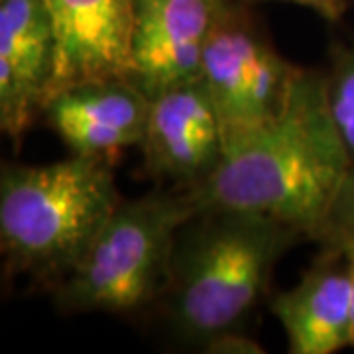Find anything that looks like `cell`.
Wrapping results in <instances>:
<instances>
[{
    "mask_svg": "<svg viewBox=\"0 0 354 354\" xmlns=\"http://www.w3.org/2000/svg\"><path fill=\"white\" fill-rule=\"evenodd\" d=\"M351 169L325 77L299 69L279 113L227 136L221 162L187 193L197 211H244L276 218L301 236H325Z\"/></svg>",
    "mask_w": 354,
    "mask_h": 354,
    "instance_id": "obj_1",
    "label": "cell"
},
{
    "mask_svg": "<svg viewBox=\"0 0 354 354\" xmlns=\"http://www.w3.org/2000/svg\"><path fill=\"white\" fill-rule=\"evenodd\" d=\"M297 236V230L270 216L197 211L177 232L164 291L177 335L205 346L242 330Z\"/></svg>",
    "mask_w": 354,
    "mask_h": 354,
    "instance_id": "obj_2",
    "label": "cell"
},
{
    "mask_svg": "<svg viewBox=\"0 0 354 354\" xmlns=\"http://www.w3.org/2000/svg\"><path fill=\"white\" fill-rule=\"evenodd\" d=\"M122 201L111 162L71 153L0 171V256L16 272L59 281Z\"/></svg>",
    "mask_w": 354,
    "mask_h": 354,
    "instance_id": "obj_3",
    "label": "cell"
},
{
    "mask_svg": "<svg viewBox=\"0 0 354 354\" xmlns=\"http://www.w3.org/2000/svg\"><path fill=\"white\" fill-rule=\"evenodd\" d=\"M197 213L187 191L120 201L85 254L55 281L65 313H132L164 297L179 228Z\"/></svg>",
    "mask_w": 354,
    "mask_h": 354,
    "instance_id": "obj_4",
    "label": "cell"
},
{
    "mask_svg": "<svg viewBox=\"0 0 354 354\" xmlns=\"http://www.w3.org/2000/svg\"><path fill=\"white\" fill-rule=\"evenodd\" d=\"M297 71L248 14L232 0H223L203 48L199 81L215 104L225 138L276 116Z\"/></svg>",
    "mask_w": 354,
    "mask_h": 354,
    "instance_id": "obj_5",
    "label": "cell"
},
{
    "mask_svg": "<svg viewBox=\"0 0 354 354\" xmlns=\"http://www.w3.org/2000/svg\"><path fill=\"white\" fill-rule=\"evenodd\" d=\"M223 0H130L132 75L153 97L199 79L201 53Z\"/></svg>",
    "mask_w": 354,
    "mask_h": 354,
    "instance_id": "obj_6",
    "label": "cell"
},
{
    "mask_svg": "<svg viewBox=\"0 0 354 354\" xmlns=\"http://www.w3.org/2000/svg\"><path fill=\"white\" fill-rule=\"evenodd\" d=\"M223 146L221 118L199 79L150 97L140 148L153 176L195 187L221 162Z\"/></svg>",
    "mask_w": 354,
    "mask_h": 354,
    "instance_id": "obj_7",
    "label": "cell"
},
{
    "mask_svg": "<svg viewBox=\"0 0 354 354\" xmlns=\"http://www.w3.org/2000/svg\"><path fill=\"white\" fill-rule=\"evenodd\" d=\"M39 111L71 153L111 162L118 152L140 146L150 97L130 77L101 79L53 91Z\"/></svg>",
    "mask_w": 354,
    "mask_h": 354,
    "instance_id": "obj_8",
    "label": "cell"
},
{
    "mask_svg": "<svg viewBox=\"0 0 354 354\" xmlns=\"http://www.w3.org/2000/svg\"><path fill=\"white\" fill-rule=\"evenodd\" d=\"M44 4L55 34L48 95L85 81L132 75L130 0H44Z\"/></svg>",
    "mask_w": 354,
    "mask_h": 354,
    "instance_id": "obj_9",
    "label": "cell"
},
{
    "mask_svg": "<svg viewBox=\"0 0 354 354\" xmlns=\"http://www.w3.org/2000/svg\"><path fill=\"white\" fill-rule=\"evenodd\" d=\"M291 354H335L353 346V286L346 254L335 246L291 290L272 301Z\"/></svg>",
    "mask_w": 354,
    "mask_h": 354,
    "instance_id": "obj_10",
    "label": "cell"
},
{
    "mask_svg": "<svg viewBox=\"0 0 354 354\" xmlns=\"http://www.w3.org/2000/svg\"><path fill=\"white\" fill-rule=\"evenodd\" d=\"M0 55L41 109L55 62V34L44 0H0Z\"/></svg>",
    "mask_w": 354,
    "mask_h": 354,
    "instance_id": "obj_11",
    "label": "cell"
},
{
    "mask_svg": "<svg viewBox=\"0 0 354 354\" xmlns=\"http://www.w3.org/2000/svg\"><path fill=\"white\" fill-rule=\"evenodd\" d=\"M325 85L333 122L354 167V50L337 62L333 73L325 77Z\"/></svg>",
    "mask_w": 354,
    "mask_h": 354,
    "instance_id": "obj_12",
    "label": "cell"
},
{
    "mask_svg": "<svg viewBox=\"0 0 354 354\" xmlns=\"http://www.w3.org/2000/svg\"><path fill=\"white\" fill-rule=\"evenodd\" d=\"M36 111V102L28 97L16 71L0 55V134L20 138Z\"/></svg>",
    "mask_w": 354,
    "mask_h": 354,
    "instance_id": "obj_13",
    "label": "cell"
},
{
    "mask_svg": "<svg viewBox=\"0 0 354 354\" xmlns=\"http://www.w3.org/2000/svg\"><path fill=\"white\" fill-rule=\"evenodd\" d=\"M325 236H330L335 242H354V167L342 183Z\"/></svg>",
    "mask_w": 354,
    "mask_h": 354,
    "instance_id": "obj_14",
    "label": "cell"
},
{
    "mask_svg": "<svg viewBox=\"0 0 354 354\" xmlns=\"http://www.w3.org/2000/svg\"><path fill=\"white\" fill-rule=\"evenodd\" d=\"M205 353H223V354H258L264 353V348H260V344L246 337L244 330H234L221 335L213 341H209L203 346Z\"/></svg>",
    "mask_w": 354,
    "mask_h": 354,
    "instance_id": "obj_15",
    "label": "cell"
},
{
    "mask_svg": "<svg viewBox=\"0 0 354 354\" xmlns=\"http://www.w3.org/2000/svg\"><path fill=\"white\" fill-rule=\"evenodd\" d=\"M283 2H293V4L305 6V8H311L313 12L327 18L330 22L339 20L344 12V6H346L344 0H283Z\"/></svg>",
    "mask_w": 354,
    "mask_h": 354,
    "instance_id": "obj_16",
    "label": "cell"
},
{
    "mask_svg": "<svg viewBox=\"0 0 354 354\" xmlns=\"http://www.w3.org/2000/svg\"><path fill=\"white\" fill-rule=\"evenodd\" d=\"M342 246V250L346 254V262H348V270H351V286H353V348H354V242H335Z\"/></svg>",
    "mask_w": 354,
    "mask_h": 354,
    "instance_id": "obj_17",
    "label": "cell"
}]
</instances>
